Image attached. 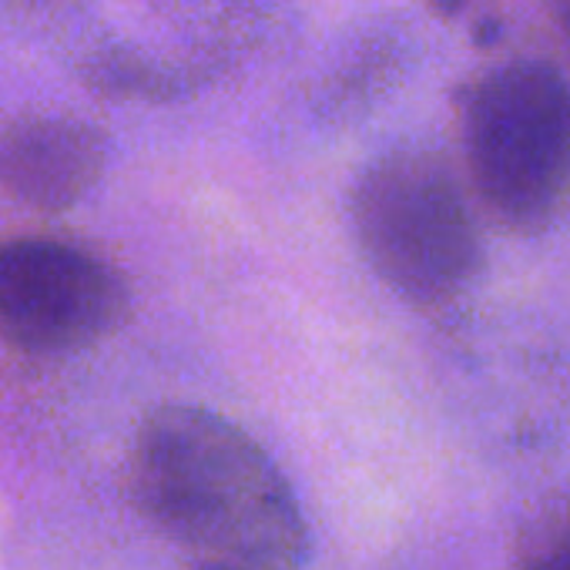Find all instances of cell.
Returning <instances> with one entry per match:
<instances>
[{"label": "cell", "instance_id": "cell-2", "mask_svg": "<svg viewBox=\"0 0 570 570\" xmlns=\"http://www.w3.org/2000/svg\"><path fill=\"white\" fill-rule=\"evenodd\" d=\"M460 145L483 208L533 235L570 195V81L547 61H510L456 98Z\"/></svg>", "mask_w": 570, "mask_h": 570}, {"label": "cell", "instance_id": "cell-8", "mask_svg": "<svg viewBox=\"0 0 570 570\" xmlns=\"http://www.w3.org/2000/svg\"><path fill=\"white\" fill-rule=\"evenodd\" d=\"M550 4V14L557 21V28L570 38V0H547Z\"/></svg>", "mask_w": 570, "mask_h": 570}, {"label": "cell", "instance_id": "cell-1", "mask_svg": "<svg viewBox=\"0 0 570 570\" xmlns=\"http://www.w3.org/2000/svg\"><path fill=\"white\" fill-rule=\"evenodd\" d=\"M131 487L145 517L205 563L293 570L309 557L289 480L242 426L212 410H155L135 436Z\"/></svg>", "mask_w": 570, "mask_h": 570}, {"label": "cell", "instance_id": "cell-3", "mask_svg": "<svg viewBox=\"0 0 570 570\" xmlns=\"http://www.w3.org/2000/svg\"><path fill=\"white\" fill-rule=\"evenodd\" d=\"M350 212L373 272L420 309L453 306L483 272L476 215L436 151L396 148L370 161Z\"/></svg>", "mask_w": 570, "mask_h": 570}, {"label": "cell", "instance_id": "cell-6", "mask_svg": "<svg viewBox=\"0 0 570 570\" xmlns=\"http://www.w3.org/2000/svg\"><path fill=\"white\" fill-rule=\"evenodd\" d=\"M513 570H570V493L527 513L513 540Z\"/></svg>", "mask_w": 570, "mask_h": 570}, {"label": "cell", "instance_id": "cell-5", "mask_svg": "<svg viewBox=\"0 0 570 570\" xmlns=\"http://www.w3.org/2000/svg\"><path fill=\"white\" fill-rule=\"evenodd\" d=\"M108 145L78 111L31 108L0 128V188L38 212L75 208L105 175Z\"/></svg>", "mask_w": 570, "mask_h": 570}, {"label": "cell", "instance_id": "cell-7", "mask_svg": "<svg viewBox=\"0 0 570 570\" xmlns=\"http://www.w3.org/2000/svg\"><path fill=\"white\" fill-rule=\"evenodd\" d=\"M466 4H470V0H426L430 14H436L440 21H450V18H456V14H460Z\"/></svg>", "mask_w": 570, "mask_h": 570}, {"label": "cell", "instance_id": "cell-4", "mask_svg": "<svg viewBox=\"0 0 570 570\" xmlns=\"http://www.w3.org/2000/svg\"><path fill=\"white\" fill-rule=\"evenodd\" d=\"M128 285L98 252L51 235L0 242V333L28 353H78L111 336Z\"/></svg>", "mask_w": 570, "mask_h": 570}, {"label": "cell", "instance_id": "cell-9", "mask_svg": "<svg viewBox=\"0 0 570 570\" xmlns=\"http://www.w3.org/2000/svg\"><path fill=\"white\" fill-rule=\"evenodd\" d=\"M198 570H238V567H218V563H202Z\"/></svg>", "mask_w": 570, "mask_h": 570}]
</instances>
